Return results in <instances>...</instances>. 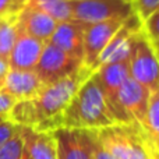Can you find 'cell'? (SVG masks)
Segmentation results:
<instances>
[{
    "mask_svg": "<svg viewBox=\"0 0 159 159\" xmlns=\"http://www.w3.org/2000/svg\"><path fill=\"white\" fill-rule=\"evenodd\" d=\"M113 124H116V121L107 109L101 87L92 74L57 116L39 123L34 130L49 133L57 129L99 130Z\"/></svg>",
    "mask_w": 159,
    "mask_h": 159,
    "instance_id": "obj_1",
    "label": "cell"
},
{
    "mask_svg": "<svg viewBox=\"0 0 159 159\" xmlns=\"http://www.w3.org/2000/svg\"><path fill=\"white\" fill-rule=\"evenodd\" d=\"M92 74L88 67L82 66L69 77L45 85L34 98L17 102L8 120L18 126L35 129L39 123L57 116Z\"/></svg>",
    "mask_w": 159,
    "mask_h": 159,
    "instance_id": "obj_2",
    "label": "cell"
},
{
    "mask_svg": "<svg viewBox=\"0 0 159 159\" xmlns=\"http://www.w3.org/2000/svg\"><path fill=\"white\" fill-rule=\"evenodd\" d=\"M95 135L116 159H158V144L135 121L95 130Z\"/></svg>",
    "mask_w": 159,
    "mask_h": 159,
    "instance_id": "obj_3",
    "label": "cell"
},
{
    "mask_svg": "<svg viewBox=\"0 0 159 159\" xmlns=\"http://www.w3.org/2000/svg\"><path fill=\"white\" fill-rule=\"evenodd\" d=\"M93 77L101 87L107 109L112 113L116 124H129L134 121L119 101V88L126 81V78L130 77L129 60L105 64L93 73Z\"/></svg>",
    "mask_w": 159,
    "mask_h": 159,
    "instance_id": "obj_4",
    "label": "cell"
},
{
    "mask_svg": "<svg viewBox=\"0 0 159 159\" xmlns=\"http://www.w3.org/2000/svg\"><path fill=\"white\" fill-rule=\"evenodd\" d=\"M130 77L149 92L159 91V64L158 50L154 49L148 39L144 36L143 31L138 32L134 42L131 55L129 59Z\"/></svg>",
    "mask_w": 159,
    "mask_h": 159,
    "instance_id": "obj_5",
    "label": "cell"
},
{
    "mask_svg": "<svg viewBox=\"0 0 159 159\" xmlns=\"http://www.w3.org/2000/svg\"><path fill=\"white\" fill-rule=\"evenodd\" d=\"M141 25H143V22L135 13L127 17L123 25L119 28L117 32L110 38L107 45L103 48V50L99 53L95 63L89 67L91 73H95L105 64L129 60L138 32L141 31Z\"/></svg>",
    "mask_w": 159,
    "mask_h": 159,
    "instance_id": "obj_6",
    "label": "cell"
},
{
    "mask_svg": "<svg viewBox=\"0 0 159 159\" xmlns=\"http://www.w3.org/2000/svg\"><path fill=\"white\" fill-rule=\"evenodd\" d=\"M71 3L73 20L84 24L124 20L134 13L131 0H77Z\"/></svg>",
    "mask_w": 159,
    "mask_h": 159,
    "instance_id": "obj_7",
    "label": "cell"
},
{
    "mask_svg": "<svg viewBox=\"0 0 159 159\" xmlns=\"http://www.w3.org/2000/svg\"><path fill=\"white\" fill-rule=\"evenodd\" d=\"M84 66L82 60L60 50L50 43H45L34 71L38 74L43 85L63 80Z\"/></svg>",
    "mask_w": 159,
    "mask_h": 159,
    "instance_id": "obj_8",
    "label": "cell"
},
{
    "mask_svg": "<svg viewBox=\"0 0 159 159\" xmlns=\"http://www.w3.org/2000/svg\"><path fill=\"white\" fill-rule=\"evenodd\" d=\"M50 133L56 143L57 159H93L95 130L57 129Z\"/></svg>",
    "mask_w": 159,
    "mask_h": 159,
    "instance_id": "obj_9",
    "label": "cell"
},
{
    "mask_svg": "<svg viewBox=\"0 0 159 159\" xmlns=\"http://www.w3.org/2000/svg\"><path fill=\"white\" fill-rule=\"evenodd\" d=\"M126 21L120 18L109 20V21L95 22V24H87L84 32V57L82 64L89 69L95 63L99 53L103 50L113 35Z\"/></svg>",
    "mask_w": 159,
    "mask_h": 159,
    "instance_id": "obj_10",
    "label": "cell"
},
{
    "mask_svg": "<svg viewBox=\"0 0 159 159\" xmlns=\"http://www.w3.org/2000/svg\"><path fill=\"white\" fill-rule=\"evenodd\" d=\"M87 24L77 20L57 22L48 43L82 60L84 57V32Z\"/></svg>",
    "mask_w": 159,
    "mask_h": 159,
    "instance_id": "obj_11",
    "label": "cell"
},
{
    "mask_svg": "<svg viewBox=\"0 0 159 159\" xmlns=\"http://www.w3.org/2000/svg\"><path fill=\"white\" fill-rule=\"evenodd\" d=\"M43 46V42L30 36L18 27V35L7 60L8 67L13 70H34L41 57Z\"/></svg>",
    "mask_w": 159,
    "mask_h": 159,
    "instance_id": "obj_12",
    "label": "cell"
},
{
    "mask_svg": "<svg viewBox=\"0 0 159 159\" xmlns=\"http://www.w3.org/2000/svg\"><path fill=\"white\" fill-rule=\"evenodd\" d=\"M149 95L151 92L145 87L134 81L131 77L126 78V81L119 88V101L121 106L130 115V117L141 127L144 126V121H145Z\"/></svg>",
    "mask_w": 159,
    "mask_h": 159,
    "instance_id": "obj_13",
    "label": "cell"
},
{
    "mask_svg": "<svg viewBox=\"0 0 159 159\" xmlns=\"http://www.w3.org/2000/svg\"><path fill=\"white\" fill-rule=\"evenodd\" d=\"M43 87L45 85L34 70L10 69L3 82L2 91L17 101H24L34 98Z\"/></svg>",
    "mask_w": 159,
    "mask_h": 159,
    "instance_id": "obj_14",
    "label": "cell"
},
{
    "mask_svg": "<svg viewBox=\"0 0 159 159\" xmlns=\"http://www.w3.org/2000/svg\"><path fill=\"white\" fill-rule=\"evenodd\" d=\"M57 21L43 11L25 4L18 14V27L30 36L48 43L55 31Z\"/></svg>",
    "mask_w": 159,
    "mask_h": 159,
    "instance_id": "obj_15",
    "label": "cell"
},
{
    "mask_svg": "<svg viewBox=\"0 0 159 159\" xmlns=\"http://www.w3.org/2000/svg\"><path fill=\"white\" fill-rule=\"evenodd\" d=\"M24 145L32 159H57V149L53 134L49 131H36L21 126L20 130Z\"/></svg>",
    "mask_w": 159,
    "mask_h": 159,
    "instance_id": "obj_16",
    "label": "cell"
},
{
    "mask_svg": "<svg viewBox=\"0 0 159 159\" xmlns=\"http://www.w3.org/2000/svg\"><path fill=\"white\" fill-rule=\"evenodd\" d=\"M18 14L20 11L0 18V59L4 61L8 60L10 52L18 35Z\"/></svg>",
    "mask_w": 159,
    "mask_h": 159,
    "instance_id": "obj_17",
    "label": "cell"
},
{
    "mask_svg": "<svg viewBox=\"0 0 159 159\" xmlns=\"http://www.w3.org/2000/svg\"><path fill=\"white\" fill-rule=\"evenodd\" d=\"M25 4L43 11L57 22L73 20L70 0H27Z\"/></svg>",
    "mask_w": 159,
    "mask_h": 159,
    "instance_id": "obj_18",
    "label": "cell"
},
{
    "mask_svg": "<svg viewBox=\"0 0 159 159\" xmlns=\"http://www.w3.org/2000/svg\"><path fill=\"white\" fill-rule=\"evenodd\" d=\"M144 131L148 134L152 143L158 144L159 135V91L151 92L148 101V107L145 113V121L143 126Z\"/></svg>",
    "mask_w": 159,
    "mask_h": 159,
    "instance_id": "obj_19",
    "label": "cell"
},
{
    "mask_svg": "<svg viewBox=\"0 0 159 159\" xmlns=\"http://www.w3.org/2000/svg\"><path fill=\"white\" fill-rule=\"evenodd\" d=\"M22 148H24V140L21 133L18 131L0 147V159H21Z\"/></svg>",
    "mask_w": 159,
    "mask_h": 159,
    "instance_id": "obj_20",
    "label": "cell"
},
{
    "mask_svg": "<svg viewBox=\"0 0 159 159\" xmlns=\"http://www.w3.org/2000/svg\"><path fill=\"white\" fill-rule=\"evenodd\" d=\"M144 36L148 39V42L158 50V41H159V10L148 17L141 25Z\"/></svg>",
    "mask_w": 159,
    "mask_h": 159,
    "instance_id": "obj_21",
    "label": "cell"
},
{
    "mask_svg": "<svg viewBox=\"0 0 159 159\" xmlns=\"http://www.w3.org/2000/svg\"><path fill=\"white\" fill-rule=\"evenodd\" d=\"M131 4L141 22L159 10V0H131Z\"/></svg>",
    "mask_w": 159,
    "mask_h": 159,
    "instance_id": "obj_22",
    "label": "cell"
},
{
    "mask_svg": "<svg viewBox=\"0 0 159 159\" xmlns=\"http://www.w3.org/2000/svg\"><path fill=\"white\" fill-rule=\"evenodd\" d=\"M20 129H21V126L16 124L11 120H6V119L0 120V147L7 140H10L13 135H16L20 131Z\"/></svg>",
    "mask_w": 159,
    "mask_h": 159,
    "instance_id": "obj_23",
    "label": "cell"
},
{
    "mask_svg": "<svg viewBox=\"0 0 159 159\" xmlns=\"http://www.w3.org/2000/svg\"><path fill=\"white\" fill-rule=\"evenodd\" d=\"M27 0H0V18L21 11Z\"/></svg>",
    "mask_w": 159,
    "mask_h": 159,
    "instance_id": "obj_24",
    "label": "cell"
},
{
    "mask_svg": "<svg viewBox=\"0 0 159 159\" xmlns=\"http://www.w3.org/2000/svg\"><path fill=\"white\" fill-rule=\"evenodd\" d=\"M17 102H18L17 99H14L13 96H10L8 93L3 92V91L0 89V117L8 120L11 109L14 107V105H16Z\"/></svg>",
    "mask_w": 159,
    "mask_h": 159,
    "instance_id": "obj_25",
    "label": "cell"
},
{
    "mask_svg": "<svg viewBox=\"0 0 159 159\" xmlns=\"http://www.w3.org/2000/svg\"><path fill=\"white\" fill-rule=\"evenodd\" d=\"M93 159H116L110 154L107 149H105L103 147L99 144V141L96 140L95 147H93Z\"/></svg>",
    "mask_w": 159,
    "mask_h": 159,
    "instance_id": "obj_26",
    "label": "cell"
},
{
    "mask_svg": "<svg viewBox=\"0 0 159 159\" xmlns=\"http://www.w3.org/2000/svg\"><path fill=\"white\" fill-rule=\"evenodd\" d=\"M8 70H10L8 63L0 59V89H2V87H3V82H4V78H6V75H7Z\"/></svg>",
    "mask_w": 159,
    "mask_h": 159,
    "instance_id": "obj_27",
    "label": "cell"
},
{
    "mask_svg": "<svg viewBox=\"0 0 159 159\" xmlns=\"http://www.w3.org/2000/svg\"><path fill=\"white\" fill-rule=\"evenodd\" d=\"M21 159H32V157L30 155V152L27 151V148H25V145H24V148H22V155H21Z\"/></svg>",
    "mask_w": 159,
    "mask_h": 159,
    "instance_id": "obj_28",
    "label": "cell"
},
{
    "mask_svg": "<svg viewBox=\"0 0 159 159\" xmlns=\"http://www.w3.org/2000/svg\"><path fill=\"white\" fill-rule=\"evenodd\" d=\"M70 2H77V0H70Z\"/></svg>",
    "mask_w": 159,
    "mask_h": 159,
    "instance_id": "obj_29",
    "label": "cell"
},
{
    "mask_svg": "<svg viewBox=\"0 0 159 159\" xmlns=\"http://www.w3.org/2000/svg\"><path fill=\"white\" fill-rule=\"evenodd\" d=\"M0 120H3V117H0ZM6 120H7V119H6Z\"/></svg>",
    "mask_w": 159,
    "mask_h": 159,
    "instance_id": "obj_30",
    "label": "cell"
}]
</instances>
